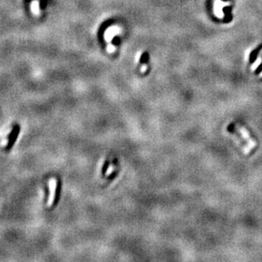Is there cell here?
<instances>
[{"instance_id": "obj_1", "label": "cell", "mask_w": 262, "mask_h": 262, "mask_svg": "<svg viewBox=\"0 0 262 262\" xmlns=\"http://www.w3.org/2000/svg\"><path fill=\"white\" fill-rule=\"evenodd\" d=\"M57 188H58V182L55 177L49 180V206H52L55 204L57 197Z\"/></svg>"}, {"instance_id": "obj_2", "label": "cell", "mask_w": 262, "mask_h": 262, "mask_svg": "<svg viewBox=\"0 0 262 262\" xmlns=\"http://www.w3.org/2000/svg\"><path fill=\"white\" fill-rule=\"evenodd\" d=\"M237 130L238 131L240 134L243 136V138L245 139V141L247 142L249 149H255V147H256V142L251 138L250 135L248 133V131L244 127H242V126H237Z\"/></svg>"}, {"instance_id": "obj_3", "label": "cell", "mask_w": 262, "mask_h": 262, "mask_svg": "<svg viewBox=\"0 0 262 262\" xmlns=\"http://www.w3.org/2000/svg\"><path fill=\"white\" fill-rule=\"evenodd\" d=\"M31 9L34 15H39V3L38 1H34L31 5Z\"/></svg>"}, {"instance_id": "obj_4", "label": "cell", "mask_w": 262, "mask_h": 262, "mask_svg": "<svg viewBox=\"0 0 262 262\" xmlns=\"http://www.w3.org/2000/svg\"><path fill=\"white\" fill-rule=\"evenodd\" d=\"M113 167H114V165H110V167L108 169V171H107V175H109L111 173V171L113 170Z\"/></svg>"}]
</instances>
